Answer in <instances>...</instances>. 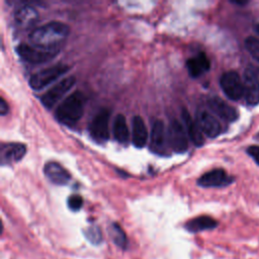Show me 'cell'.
<instances>
[{"mask_svg": "<svg viewBox=\"0 0 259 259\" xmlns=\"http://www.w3.org/2000/svg\"><path fill=\"white\" fill-rule=\"evenodd\" d=\"M70 33L68 24L62 21H50L34 28L28 35L30 45L46 48L59 49V46Z\"/></svg>", "mask_w": 259, "mask_h": 259, "instance_id": "cell-1", "label": "cell"}, {"mask_svg": "<svg viewBox=\"0 0 259 259\" xmlns=\"http://www.w3.org/2000/svg\"><path fill=\"white\" fill-rule=\"evenodd\" d=\"M86 98L80 91H75L67 96L56 110L57 119L68 126L74 125L83 115Z\"/></svg>", "mask_w": 259, "mask_h": 259, "instance_id": "cell-2", "label": "cell"}, {"mask_svg": "<svg viewBox=\"0 0 259 259\" xmlns=\"http://www.w3.org/2000/svg\"><path fill=\"white\" fill-rule=\"evenodd\" d=\"M60 49H46L28 44H20L16 47V53L25 62L30 64H41L54 59Z\"/></svg>", "mask_w": 259, "mask_h": 259, "instance_id": "cell-3", "label": "cell"}, {"mask_svg": "<svg viewBox=\"0 0 259 259\" xmlns=\"http://www.w3.org/2000/svg\"><path fill=\"white\" fill-rule=\"evenodd\" d=\"M71 69L70 66L66 64H58L52 67L45 68L29 78V86L33 90H40L47 87L49 84L53 83L57 79H59L62 75L68 72Z\"/></svg>", "mask_w": 259, "mask_h": 259, "instance_id": "cell-4", "label": "cell"}, {"mask_svg": "<svg viewBox=\"0 0 259 259\" xmlns=\"http://www.w3.org/2000/svg\"><path fill=\"white\" fill-rule=\"evenodd\" d=\"M109 117L110 110L107 108L99 109L89 124L88 131L91 139L98 144H104L109 138Z\"/></svg>", "mask_w": 259, "mask_h": 259, "instance_id": "cell-5", "label": "cell"}, {"mask_svg": "<svg viewBox=\"0 0 259 259\" xmlns=\"http://www.w3.org/2000/svg\"><path fill=\"white\" fill-rule=\"evenodd\" d=\"M220 86L231 100H240L244 95V82L236 71H228L220 78Z\"/></svg>", "mask_w": 259, "mask_h": 259, "instance_id": "cell-6", "label": "cell"}, {"mask_svg": "<svg viewBox=\"0 0 259 259\" xmlns=\"http://www.w3.org/2000/svg\"><path fill=\"white\" fill-rule=\"evenodd\" d=\"M75 83L76 78L74 76H69L62 79L41 95L40 102L46 108H53L57 102H59L62 97L74 86Z\"/></svg>", "mask_w": 259, "mask_h": 259, "instance_id": "cell-7", "label": "cell"}, {"mask_svg": "<svg viewBox=\"0 0 259 259\" xmlns=\"http://www.w3.org/2000/svg\"><path fill=\"white\" fill-rule=\"evenodd\" d=\"M168 143L176 153H184L188 148V135L184 124L178 119H173L169 124Z\"/></svg>", "mask_w": 259, "mask_h": 259, "instance_id": "cell-8", "label": "cell"}, {"mask_svg": "<svg viewBox=\"0 0 259 259\" xmlns=\"http://www.w3.org/2000/svg\"><path fill=\"white\" fill-rule=\"evenodd\" d=\"M168 134H166L164 122L161 119H155L152 122L150 148L153 152L163 155L166 153Z\"/></svg>", "mask_w": 259, "mask_h": 259, "instance_id": "cell-9", "label": "cell"}, {"mask_svg": "<svg viewBox=\"0 0 259 259\" xmlns=\"http://www.w3.org/2000/svg\"><path fill=\"white\" fill-rule=\"evenodd\" d=\"M244 95L250 105L259 103V79L254 69L247 68L244 73Z\"/></svg>", "mask_w": 259, "mask_h": 259, "instance_id": "cell-10", "label": "cell"}, {"mask_svg": "<svg viewBox=\"0 0 259 259\" xmlns=\"http://www.w3.org/2000/svg\"><path fill=\"white\" fill-rule=\"evenodd\" d=\"M233 180V177L229 176L224 169H213L202 174L197 184L201 187H222L231 184Z\"/></svg>", "mask_w": 259, "mask_h": 259, "instance_id": "cell-11", "label": "cell"}, {"mask_svg": "<svg viewBox=\"0 0 259 259\" xmlns=\"http://www.w3.org/2000/svg\"><path fill=\"white\" fill-rule=\"evenodd\" d=\"M196 122L202 134L208 138H215L222 132V126L217 117L206 110H199L196 115Z\"/></svg>", "mask_w": 259, "mask_h": 259, "instance_id": "cell-12", "label": "cell"}, {"mask_svg": "<svg viewBox=\"0 0 259 259\" xmlns=\"http://www.w3.org/2000/svg\"><path fill=\"white\" fill-rule=\"evenodd\" d=\"M207 105L213 113H215L219 117L226 121H235L239 117L237 109L228 104L220 97L213 96L208 98Z\"/></svg>", "mask_w": 259, "mask_h": 259, "instance_id": "cell-13", "label": "cell"}, {"mask_svg": "<svg viewBox=\"0 0 259 259\" xmlns=\"http://www.w3.org/2000/svg\"><path fill=\"white\" fill-rule=\"evenodd\" d=\"M44 172L48 179L56 185H66L71 180L70 172L58 162H48Z\"/></svg>", "mask_w": 259, "mask_h": 259, "instance_id": "cell-14", "label": "cell"}, {"mask_svg": "<svg viewBox=\"0 0 259 259\" xmlns=\"http://www.w3.org/2000/svg\"><path fill=\"white\" fill-rule=\"evenodd\" d=\"M210 68V62L206 55L202 52L186 61V69L189 75L193 78H197L207 72Z\"/></svg>", "mask_w": 259, "mask_h": 259, "instance_id": "cell-15", "label": "cell"}, {"mask_svg": "<svg viewBox=\"0 0 259 259\" xmlns=\"http://www.w3.org/2000/svg\"><path fill=\"white\" fill-rule=\"evenodd\" d=\"M38 19L37 10L30 5H23L14 12V20L16 24L22 28L31 27Z\"/></svg>", "mask_w": 259, "mask_h": 259, "instance_id": "cell-16", "label": "cell"}, {"mask_svg": "<svg viewBox=\"0 0 259 259\" xmlns=\"http://www.w3.org/2000/svg\"><path fill=\"white\" fill-rule=\"evenodd\" d=\"M148 141V131L144 119L135 115L132 119V142L136 148H144Z\"/></svg>", "mask_w": 259, "mask_h": 259, "instance_id": "cell-17", "label": "cell"}, {"mask_svg": "<svg viewBox=\"0 0 259 259\" xmlns=\"http://www.w3.org/2000/svg\"><path fill=\"white\" fill-rule=\"evenodd\" d=\"M26 153V146L20 143H10L1 148V162L14 163L21 160Z\"/></svg>", "mask_w": 259, "mask_h": 259, "instance_id": "cell-18", "label": "cell"}, {"mask_svg": "<svg viewBox=\"0 0 259 259\" xmlns=\"http://www.w3.org/2000/svg\"><path fill=\"white\" fill-rule=\"evenodd\" d=\"M181 114H182V119L184 122L186 133L188 135V138L191 140V142L195 146H197V147L202 146L204 143V138H203L202 132H201L200 127L198 126L197 122L192 119L189 112L185 108L182 109Z\"/></svg>", "mask_w": 259, "mask_h": 259, "instance_id": "cell-19", "label": "cell"}, {"mask_svg": "<svg viewBox=\"0 0 259 259\" xmlns=\"http://www.w3.org/2000/svg\"><path fill=\"white\" fill-rule=\"evenodd\" d=\"M113 138L119 144H127L130 140V132L126 122V118L123 114L118 113L115 115L112 125Z\"/></svg>", "mask_w": 259, "mask_h": 259, "instance_id": "cell-20", "label": "cell"}, {"mask_svg": "<svg viewBox=\"0 0 259 259\" xmlns=\"http://www.w3.org/2000/svg\"><path fill=\"white\" fill-rule=\"evenodd\" d=\"M218 226V222L208 215H199L189 220L185 224V229L191 233H197L205 230H212Z\"/></svg>", "mask_w": 259, "mask_h": 259, "instance_id": "cell-21", "label": "cell"}, {"mask_svg": "<svg viewBox=\"0 0 259 259\" xmlns=\"http://www.w3.org/2000/svg\"><path fill=\"white\" fill-rule=\"evenodd\" d=\"M109 236L112 240V242L119 248H125L127 242H126V236L121 227L116 224L112 223L109 227Z\"/></svg>", "mask_w": 259, "mask_h": 259, "instance_id": "cell-22", "label": "cell"}, {"mask_svg": "<svg viewBox=\"0 0 259 259\" xmlns=\"http://www.w3.org/2000/svg\"><path fill=\"white\" fill-rule=\"evenodd\" d=\"M84 235H85L86 239L94 245H98L102 242V233L98 226L92 225V226L87 227L84 230Z\"/></svg>", "mask_w": 259, "mask_h": 259, "instance_id": "cell-23", "label": "cell"}, {"mask_svg": "<svg viewBox=\"0 0 259 259\" xmlns=\"http://www.w3.org/2000/svg\"><path fill=\"white\" fill-rule=\"evenodd\" d=\"M245 49L251 55V57L259 62V38L255 36H248L244 41Z\"/></svg>", "mask_w": 259, "mask_h": 259, "instance_id": "cell-24", "label": "cell"}, {"mask_svg": "<svg viewBox=\"0 0 259 259\" xmlns=\"http://www.w3.org/2000/svg\"><path fill=\"white\" fill-rule=\"evenodd\" d=\"M68 207L73 211H78L83 206V198L79 194H72L67 200Z\"/></svg>", "mask_w": 259, "mask_h": 259, "instance_id": "cell-25", "label": "cell"}, {"mask_svg": "<svg viewBox=\"0 0 259 259\" xmlns=\"http://www.w3.org/2000/svg\"><path fill=\"white\" fill-rule=\"evenodd\" d=\"M247 154L259 165V146H250L247 149Z\"/></svg>", "mask_w": 259, "mask_h": 259, "instance_id": "cell-26", "label": "cell"}, {"mask_svg": "<svg viewBox=\"0 0 259 259\" xmlns=\"http://www.w3.org/2000/svg\"><path fill=\"white\" fill-rule=\"evenodd\" d=\"M8 112V105L3 97L0 99V113L1 115H5Z\"/></svg>", "mask_w": 259, "mask_h": 259, "instance_id": "cell-27", "label": "cell"}, {"mask_svg": "<svg viewBox=\"0 0 259 259\" xmlns=\"http://www.w3.org/2000/svg\"><path fill=\"white\" fill-rule=\"evenodd\" d=\"M255 30H256V32L259 34V23H258V24H256V26H255Z\"/></svg>", "mask_w": 259, "mask_h": 259, "instance_id": "cell-28", "label": "cell"}, {"mask_svg": "<svg viewBox=\"0 0 259 259\" xmlns=\"http://www.w3.org/2000/svg\"><path fill=\"white\" fill-rule=\"evenodd\" d=\"M255 139H256V140H258V141H259V133H258V134H257V135H256V136H255Z\"/></svg>", "mask_w": 259, "mask_h": 259, "instance_id": "cell-29", "label": "cell"}]
</instances>
